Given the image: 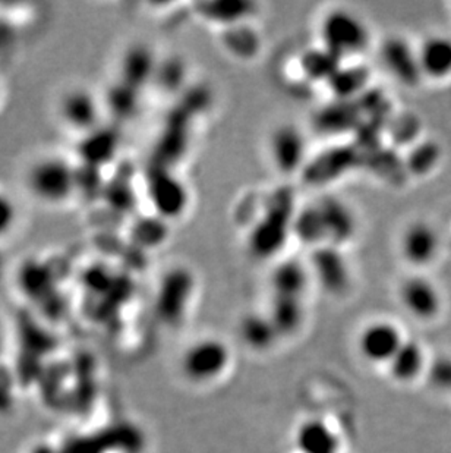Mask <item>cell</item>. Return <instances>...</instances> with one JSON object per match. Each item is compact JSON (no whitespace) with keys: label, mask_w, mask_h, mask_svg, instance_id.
<instances>
[{"label":"cell","mask_w":451,"mask_h":453,"mask_svg":"<svg viewBox=\"0 0 451 453\" xmlns=\"http://www.w3.org/2000/svg\"><path fill=\"white\" fill-rule=\"evenodd\" d=\"M319 46L339 60L352 59L370 48L371 30L365 19L346 8L324 13L318 27Z\"/></svg>","instance_id":"obj_1"},{"label":"cell","mask_w":451,"mask_h":453,"mask_svg":"<svg viewBox=\"0 0 451 453\" xmlns=\"http://www.w3.org/2000/svg\"><path fill=\"white\" fill-rule=\"evenodd\" d=\"M24 185L39 203L59 205L68 202L77 185L75 171L64 157L44 154L35 157L24 172Z\"/></svg>","instance_id":"obj_2"},{"label":"cell","mask_w":451,"mask_h":453,"mask_svg":"<svg viewBox=\"0 0 451 453\" xmlns=\"http://www.w3.org/2000/svg\"><path fill=\"white\" fill-rule=\"evenodd\" d=\"M195 278L187 267H175L163 276L157 291V314L167 325H176L187 314L195 294Z\"/></svg>","instance_id":"obj_3"},{"label":"cell","mask_w":451,"mask_h":453,"mask_svg":"<svg viewBox=\"0 0 451 453\" xmlns=\"http://www.w3.org/2000/svg\"><path fill=\"white\" fill-rule=\"evenodd\" d=\"M378 56L388 75L406 88H417L424 81L417 48L403 35H392L384 39Z\"/></svg>","instance_id":"obj_4"},{"label":"cell","mask_w":451,"mask_h":453,"mask_svg":"<svg viewBox=\"0 0 451 453\" xmlns=\"http://www.w3.org/2000/svg\"><path fill=\"white\" fill-rule=\"evenodd\" d=\"M401 307L417 320L432 321L443 311V296L439 285L425 274H409L399 285Z\"/></svg>","instance_id":"obj_5"},{"label":"cell","mask_w":451,"mask_h":453,"mask_svg":"<svg viewBox=\"0 0 451 453\" xmlns=\"http://www.w3.org/2000/svg\"><path fill=\"white\" fill-rule=\"evenodd\" d=\"M229 361V348L220 339H201L183 355L182 370L189 380L203 383L218 379Z\"/></svg>","instance_id":"obj_6"},{"label":"cell","mask_w":451,"mask_h":453,"mask_svg":"<svg viewBox=\"0 0 451 453\" xmlns=\"http://www.w3.org/2000/svg\"><path fill=\"white\" fill-rule=\"evenodd\" d=\"M441 240L437 227L426 220H413L406 225L399 240L403 260L413 269H425L440 254Z\"/></svg>","instance_id":"obj_7"},{"label":"cell","mask_w":451,"mask_h":453,"mask_svg":"<svg viewBox=\"0 0 451 453\" xmlns=\"http://www.w3.org/2000/svg\"><path fill=\"white\" fill-rule=\"evenodd\" d=\"M269 153L277 171L283 175H294L307 158V138L296 125H279L270 134Z\"/></svg>","instance_id":"obj_8"},{"label":"cell","mask_w":451,"mask_h":453,"mask_svg":"<svg viewBox=\"0 0 451 453\" xmlns=\"http://www.w3.org/2000/svg\"><path fill=\"white\" fill-rule=\"evenodd\" d=\"M310 272L330 294H343L350 285V267L341 249L321 245L312 251Z\"/></svg>","instance_id":"obj_9"},{"label":"cell","mask_w":451,"mask_h":453,"mask_svg":"<svg viewBox=\"0 0 451 453\" xmlns=\"http://www.w3.org/2000/svg\"><path fill=\"white\" fill-rule=\"evenodd\" d=\"M405 341L401 330L392 321H374L362 330L359 351L370 363L390 364Z\"/></svg>","instance_id":"obj_10"},{"label":"cell","mask_w":451,"mask_h":453,"mask_svg":"<svg viewBox=\"0 0 451 453\" xmlns=\"http://www.w3.org/2000/svg\"><path fill=\"white\" fill-rule=\"evenodd\" d=\"M280 200H276V204L267 210L269 213L261 219L260 225L252 235V250L258 256H271L272 252L280 249L281 242L294 227V216L290 213V202L287 200L280 204Z\"/></svg>","instance_id":"obj_11"},{"label":"cell","mask_w":451,"mask_h":453,"mask_svg":"<svg viewBox=\"0 0 451 453\" xmlns=\"http://www.w3.org/2000/svg\"><path fill=\"white\" fill-rule=\"evenodd\" d=\"M325 244L341 249L356 232V218L349 205L336 197H325L317 203Z\"/></svg>","instance_id":"obj_12"},{"label":"cell","mask_w":451,"mask_h":453,"mask_svg":"<svg viewBox=\"0 0 451 453\" xmlns=\"http://www.w3.org/2000/svg\"><path fill=\"white\" fill-rule=\"evenodd\" d=\"M60 119L73 131H91L98 122V100L82 87H73L60 96Z\"/></svg>","instance_id":"obj_13"},{"label":"cell","mask_w":451,"mask_h":453,"mask_svg":"<svg viewBox=\"0 0 451 453\" xmlns=\"http://www.w3.org/2000/svg\"><path fill=\"white\" fill-rule=\"evenodd\" d=\"M149 198L156 213L164 219H178L189 205V191L178 176L157 173L149 182Z\"/></svg>","instance_id":"obj_14"},{"label":"cell","mask_w":451,"mask_h":453,"mask_svg":"<svg viewBox=\"0 0 451 453\" xmlns=\"http://www.w3.org/2000/svg\"><path fill=\"white\" fill-rule=\"evenodd\" d=\"M417 59L424 80L447 81L451 78V37L441 33L426 35L417 44Z\"/></svg>","instance_id":"obj_15"},{"label":"cell","mask_w":451,"mask_h":453,"mask_svg":"<svg viewBox=\"0 0 451 453\" xmlns=\"http://www.w3.org/2000/svg\"><path fill=\"white\" fill-rule=\"evenodd\" d=\"M310 267L294 260H286L272 270L270 285L274 296L302 298L310 282Z\"/></svg>","instance_id":"obj_16"},{"label":"cell","mask_w":451,"mask_h":453,"mask_svg":"<svg viewBox=\"0 0 451 453\" xmlns=\"http://www.w3.org/2000/svg\"><path fill=\"white\" fill-rule=\"evenodd\" d=\"M239 334L245 345L256 351L270 349L280 336L269 314L260 312H251L243 317L239 325Z\"/></svg>","instance_id":"obj_17"},{"label":"cell","mask_w":451,"mask_h":453,"mask_svg":"<svg viewBox=\"0 0 451 453\" xmlns=\"http://www.w3.org/2000/svg\"><path fill=\"white\" fill-rule=\"evenodd\" d=\"M296 443L302 453H339V439L319 419H310L299 427Z\"/></svg>","instance_id":"obj_18"},{"label":"cell","mask_w":451,"mask_h":453,"mask_svg":"<svg viewBox=\"0 0 451 453\" xmlns=\"http://www.w3.org/2000/svg\"><path fill=\"white\" fill-rule=\"evenodd\" d=\"M425 364L426 357L424 348L415 341H405L388 365H390L392 376L397 381L410 383L421 376Z\"/></svg>","instance_id":"obj_19"},{"label":"cell","mask_w":451,"mask_h":453,"mask_svg":"<svg viewBox=\"0 0 451 453\" xmlns=\"http://www.w3.org/2000/svg\"><path fill=\"white\" fill-rule=\"evenodd\" d=\"M269 316L280 336L294 334L302 326V298L272 296Z\"/></svg>","instance_id":"obj_20"},{"label":"cell","mask_w":451,"mask_h":453,"mask_svg":"<svg viewBox=\"0 0 451 453\" xmlns=\"http://www.w3.org/2000/svg\"><path fill=\"white\" fill-rule=\"evenodd\" d=\"M256 4L248 2H211L203 4V15L209 21L223 22V26H239L248 17H251L252 9Z\"/></svg>","instance_id":"obj_21"},{"label":"cell","mask_w":451,"mask_h":453,"mask_svg":"<svg viewBox=\"0 0 451 453\" xmlns=\"http://www.w3.org/2000/svg\"><path fill=\"white\" fill-rule=\"evenodd\" d=\"M443 157V150L439 142L428 140L413 149L408 158V167L417 176H426L439 167Z\"/></svg>","instance_id":"obj_22"},{"label":"cell","mask_w":451,"mask_h":453,"mask_svg":"<svg viewBox=\"0 0 451 453\" xmlns=\"http://www.w3.org/2000/svg\"><path fill=\"white\" fill-rule=\"evenodd\" d=\"M339 65L340 60L325 50L323 46H319L317 50L308 51L307 56L303 58L305 73H310L312 78H324L327 81H330L339 71Z\"/></svg>","instance_id":"obj_23"}]
</instances>
